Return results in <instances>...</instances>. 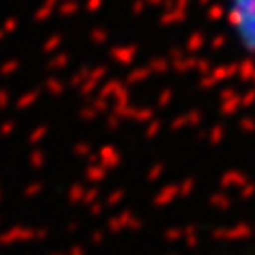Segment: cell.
Listing matches in <instances>:
<instances>
[{
    "instance_id": "6da1fadb",
    "label": "cell",
    "mask_w": 255,
    "mask_h": 255,
    "mask_svg": "<svg viewBox=\"0 0 255 255\" xmlns=\"http://www.w3.org/2000/svg\"><path fill=\"white\" fill-rule=\"evenodd\" d=\"M219 21L232 49L255 64V0H219Z\"/></svg>"
}]
</instances>
